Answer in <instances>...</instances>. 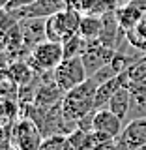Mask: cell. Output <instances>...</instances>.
<instances>
[{"label":"cell","instance_id":"1","mask_svg":"<svg viewBox=\"0 0 146 150\" xmlns=\"http://www.w3.org/2000/svg\"><path fill=\"white\" fill-rule=\"evenodd\" d=\"M97 84L94 79L88 77L84 83L77 84L75 88L68 90L62 98V109L64 115L68 116L71 122L79 124V120L84 118L88 112H92L96 109V92H97Z\"/></svg>","mask_w":146,"mask_h":150},{"label":"cell","instance_id":"2","mask_svg":"<svg viewBox=\"0 0 146 150\" xmlns=\"http://www.w3.org/2000/svg\"><path fill=\"white\" fill-rule=\"evenodd\" d=\"M83 13L79 9L68 6L64 11H58L54 15L45 19V30H47V40L64 43L71 36L79 34V25H81Z\"/></svg>","mask_w":146,"mask_h":150},{"label":"cell","instance_id":"3","mask_svg":"<svg viewBox=\"0 0 146 150\" xmlns=\"http://www.w3.org/2000/svg\"><path fill=\"white\" fill-rule=\"evenodd\" d=\"M28 64L34 68L36 73H47L54 71L64 60V45L58 41L45 40L43 43L30 51V54L26 56Z\"/></svg>","mask_w":146,"mask_h":150},{"label":"cell","instance_id":"4","mask_svg":"<svg viewBox=\"0 0 146 150\" xmlns=\"http://www.w3.org/2000/svg\"><path fill=\"white\" fill-rule=\"evenodd\" d=\"M43 131L34 120L19 116L11 124V144L13 150H39L43 141Z\"/></svg>","mask_w":146,"mask_h":150},{"label":"cell","instance_id":"5","mask_svg":"<svg viewBox=\"0 0 146 150\" xmlns=\"http://www.w3.org/2000/svg\"><path fill=\"white\" fill-rule=\"evenodd\" d=\"M54 81L58 83V86L62 88L64 92L71 90L77 84L84 83L88 79L86 68H84V62L81 56H75V58H64L62 64L54 69Z\"/></svg>","mask_w":146,"mask_h":150},{"label":"cell","instance_id":"6","mask_svg":"<svg viewBox=\"0 0 146 150\" xmlns=\"http://www.w3.org/2000/svg\"><path fill=\"white\" fill-rule=\"evenodd\" d=\"M68 6H69V0H34L32 4H28L25 8H19L13 13L19 17V21L21 19H28V17L47 19L58 11H64Z\"/></svg>","mask_w":146,"mask_h":150},{"label":"cell","instance_id":"7","mask_svg":"<svg viewBox=\"0 0 146 150\" xmlns=\"http://www.w3.org/2000/svg\"><path fill=\"white\" fill-rule=\"evenodd\" d=\"M114 53H116L114 49L103 45L101 41H90L88 49L84 51V54L81 56L83 62H84V68H86L88 77H92L99 68H103L105 64H109L112 60V56H114Z\"/></svg>","mask_w":146,"mask_h":150},{"label":"cell","instance_id":"8","mask_svg":"<svg viewBox=\"0 0 146 150\" xmlns=\"http://www.w3.org/2000/svg\"><path fill=\"white\" fill-rule=\"evenodd\" d=\"M120 144L124 150H137L139 146L146 144V118H135L124 124L120 137Z\"/></svg>","mask_w":146,"mask_h":150},{"label":"cell","instance_id":"9","mask_svg":"<svg viewBox=\"0 0 146 150\" xmlns=\"http://www.w3.org/2000/svg\"><path fill=\"white\" fill-rule=\"evenodd\" d=\"M23 32V40H25V47L30 53L34 47L39 43H43L47 40V30H45V19L41 17H28V19H21L19 21Z\"/></svg>","mask_w":146,"mask_h":150},{"label":"cell","instance_id":"10","mask_svg":"<svg viewBox=\"0 0 146 150\" xmlns=\"http://www.w3.org/2000/svg\"><path fill=\"white\" fill-rule=\"evenodd\" d=\"M94 129L101 131V133L111 135L112 139L120 137L122 129H124V120L118 115H114L111 109H96L94 115Z\"/></svg>","mask_w":146,"mask_h":150},{"label":"cell","instance_id":"11","mask_svg":"<svg viewBox=\"0 0 146 150\" xmlns=\"http://www.w3.org/2000/svg\"><path fill=\"white\" fill-rule=\"evenodd\" d=\"M146 15V11L137 4L129 2V4H124V6H118L116 9V17H118V23L120 26L124 28L126 32L128 30H133L135 26L140 23V19Z\"/></svg>","mask_w":146,"mask_h":150},{"label":"cell","instance_id":"12","mask_svg":"<svg viewBox=\"0 0 146 150\" xmlns=\"http://www.w3.org/2000/svg\"><path fill=\"white\" fill-rule=\"evenodd\" d=\"M122 86H124V79H122L120 73L116 75V77L109 79V81L101 83L99 86H97V92H96V109H105V107L109 105L111 98L114 96Z\"/></svg>","mask_w":146,"mask_h":150},{"label":"cell","instance_id":"13","mask_svg":"<svg viewBox=\"0 0 146 150\" xmlns=\"http://www.w3.org/2000/svg\"><path fill=\"white\" fill-rule=\"evenodd\" d=\"M131 101H133V94H131V90L126 88V86H122L120 90L111 98L107 109H111L114 115H118L122 120H126L128 118V112L131 109Z\"/></svg>","mask_w":146,"mask_h":150},{"label":"cell","instance_id":"14","mask_svg":"<svg viewBox=\"0 0 146 150\" xmlns=\"http://www.w3.org/2000/svg\"><path fill=\"white\" fill-rule=\"evenodd\" d=\"M101 28H103V19L97 15H90L84 13L79 25V34L83 38H86L88 41H97L101 36Z\"/></svg>","mask_w":146,"mask_h":150},{"label":"cell","instance_id":"15","mask_svg":"<svg viewBox=\"0 0 146 150\" xmlns=\"http://www.w3.org/2000/svg\"><path fill=\"white\" fill-rule=\"evenodd\" d=\"M17 103L15 98H0V128L11 126L21 116V105Z\"/></svg>","mask_w":146,"mask_h":150},{"label":"cell","instance_id":"16","mask_svg":"<svg viewBox=\"0 0 146 150\" xmlns=\"http://www.w3.org/2000/svg\"><path fill=\"white\" fill-rule=\"evenodd\" d=\"M9 73L15 77V81L19 83V86H23V84H28L32 81V79L36 77V71H34V68H32L30 64H28V60L26 58H19L15 60L13 64H9Z\"/></svg>","mask_w":146,"mask_h":150},{"label":"cell","instance_id":"17","mask_svg":"<svg viewBox=\"0 0 146 150\" xmlns=\"http://www.w3.org/2000/svg\"><path fill=\"white\" fill-rule=\"evenodd\" d=\"M64 58H75V56H83L84 51L88 49L90 41L86 38H83L81 34H75L69 40L64 41Z\"/></svg>","mask_w":146,"mask_h":150},{"label":"cell","instance_id":"18","mask_svg":"<svg viewBox=\"0 0 146 150\" xmlns=\"http://www.w3.org/2000/svg\"><path fill=\"white\" fill-rule=\"evenodd\" d=\"M120 75H122V79H124V86L126 88H128L131 83L144 79L146 77V56L140 58V60H137V62H133L128 69H124Z\"/></svg>","mask_w":146,"mask_h":150},{"label":"cell","instance_id":"19","mask_svg":"<svg viewBox=\"0 0 146 150\" xmlns=\"http://www.w3.org/2000/svg\"><path fill=\"white\" fill-rule=\"evenodd\" d=\"M19 94V83L15 81L9 69L0 71V98H15Z\"/></svg>","mask_w":146,"mask_h":150},{"label":"cell","instance_id":"20","mask_svg":"<svg viewBox=\"0 0 146 150\" xmlns=\"http://www.w3.org/2000/svg\"><path fill=\"white\" fill-rule=\"evenodd\" d=\"M39 150H75L68 135H47L41 141Z\"/></svg>","mask_w":146,"mask_h":150},{"label":"cell","instance_id":"21","mask_svg":"<svg viewBox=\"0 0 146 150\" xmlns=\"http://www.w3.org/2000/svg\"><path fill=\"white\" fill-rule=\"evenodd\" d=\"M118 9V2L116 0H94L92 8L88 9L90 15H97V17H103L111 11H116Z\"/></svg>","mask_w":146,"mask_h":150},{"label":"cell","instance_id":"22","mask_svg":"<svg viewBox=\"0 0 146 150\" xmlns=\"http://www.w3.org/2000/svg\"><path fill=\"white\" fill-rule=\"evenodd\" d=\"M17 25H19V17L11 11V9H6V8L0 9V34L6 36L8 32Z\"/></svg>","mask_w":146,"mask_h":150},{"label":"cell","instance_id":"23","mask_svg":"<svg viewBox=\"0 0 146 150\" xmlns=\"http://www.w3.org/2000/svg\"><path fill=\"white\" fill-rule=\"evenodd\" d=\"M118 75V71H116V68L112 66V62H109V64H105L103 68H99L96 73L92 75L90 79H94L97 84H101V83H105V81H109V79H112V77H116Z\"/></svg>","mask_w":146,"mask_h":150},{"label":"cell","instance_id":"24","mask_svg":"<svg viewBox=\"0 0 146 150\" xmlns=\"http://www.w3.org/2000/svg\"><path fill=\"white\" fill-rule=\"evenodd\" d=\"M126 40H128L137 51H140V53L146 54V38H142L137 30H135V28H133V30H128V32H126Z\"/></svg>","mask_w":146,"mask_h":150},{"label":"cell","instance_id":"25","mask_svg":"<svg viewBox=\"0 0 146 150\" xmlns=\"http://www.w3.org/2000/svg\"><path fill=\"white\" fill-rule=\"evenodd\" d=\"M0 150H13L11 144V126L0 128Z\"/></svg>","mask_w":146,"mask_h":150},{"label":"cell","instance_id":"26","mask_svg":"<svg viewBox=\"0 0 146 150\" xmlns=\"http://www.w3.org/2000/svg\"><path fill=\"white\" fill-rule=\"evenodd\" d=\"M128 88L131 90L133 98H144V96H146V77H144V79H140V81L131 83Z\"/></svg>","mask_w":146,"mask_h":150},{"label":"cell","instance_id":"27","mask_svg":"<svg viewBox=\"0 0 146 150\" xmlns=\"http://www.w3.org/2000/svg\"><path fill=\"white\" fill-rule=\"evenodd\" d=\"M92 4H94V0H69V6L75 8V9H79L83 15L88 13V9L92 8Z\"/></svg>","mask_w":146,"mask_h":150},{"label":"cell","instance_id":"28","mask_svg":"<svg viewBox=\"0 0 146 150\" xmlns=\"http://www.w3.org/2000/svg\"><path fill=\"white\" fill-rule=\"evenodd\" d=\"M135 30H137V32H139V34L142 36V38H146V15H144L142 19H140V23H139L137 26H135Z\"/></svg>","mask_w":146,"mask_h":150},{"label":"cell","instance_id":"29","mask_svg":"<svg viewBox=\"0 0 146 150\" xmlns=\"http://www.w3.org/2000/svg\"><path fill=\"white\" fill-rule=\"evenodd\" d=\"M103 150H124V146L120 144V141H118V139H112V141H111V143L107 144V146L103 148Z\"/></svg>","mask_w":146,"mask_h":150},{"label":"cell","instance_id":"30","mask_svg":"<svg viewBox=\"0 0 146 150\" xmlns=\"http://www.w3.org/2000/svg\"><path fill=\"white\" fill-rule=\"evenodd\" d=\"M8 6V0H0V9H4Z\"/></svg>","mask_w":146,"mask_h":150},{"label":"cell","instance_id":"31","mask_svg":"<svg viewBox=\"0 0 146 150\" xmlns=\"http://www.w3.org/2000/svg\"><path fill=\"white\" fill-rule=\"evenodd\" d=\"M137 150H146V144H142V146H139Z\"/></svg>","mask_w":146,"mask_h":150}]
</instances>
